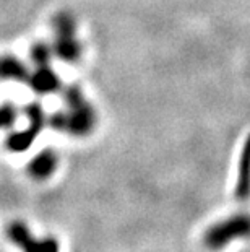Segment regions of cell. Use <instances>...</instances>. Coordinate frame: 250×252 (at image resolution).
Instances as JSON below:
<instances>
[{
    "instance_id": "ba28073f",
    "label": "cell",
    "mask_w": 250,
    "mask_h": 252,
    "mask_svg": "<svg viewBox=\"0 0 250 252\" xmlns=\"http://www.w3.org/2000/svg\"><path fill=\"white\" fill-rule=\"evenodd\" d=\"M3 75L7 78L17 80V82H28L29 80L28 70H26V67L18 61V59H5Z\"/></svg>"
},
{
    "instance_id": "52a82bcc",
    "label": "cell",
    "mask_w": 250,
    "mask_h": 252,
    "mask_svg": "<svg viewBox=\"0 0 250 252\" xmlns=\"http://www.w3.org/2000/svg\"><path fill=\"white\" fill-rule=\"evenodd\" d=\"M28 83L33 87V90L39 94H49L52 91L58 90V78L54 72H51L47 65L39 67L38 72L29 75Z\"/></svg>"
},
{
    "instance_id": "8992f818",
    "label": "cell",
    "mask_w": 250,
    "mask_h": 252,
    "mask_svg": "<svg viewBox=\"0 0 250 252\" xmlns=\"http://www.w3.org/2000/svg\"><path fill=\"white\" fill-rule=\"evenodd\" d=\"M56 168H57V158L54 152L46 150V152L39 153L38 157L31 159V163L28 164V173L36 181H44L54 173Z\"/></svg>"
},
{
    "instance_id": "5b68a950",
    "label": "cell",
    "mask_w": 250,
    "mask_h": 252,
    "mask_svg": "<svg viewBox=\"0 0 250 252\" xmlns=\"http://www.w3.org/2000/svg\"><path fill=\"white\" fill-rule=\"evenodd\" d=\"M236 197L239 200H246L250 197V135L244 145L242 157L239 161V174L236 182Z\"/></svg>"
},
{
    "instance_id": "3957f363",
    "label": "cell",
    "mask_w": 250,
    "mask_h": 252,
    "mask_svg": "<svg viewBox=\"0 0 250 252\" xmlns=\"http://www.w3.org/2000/svg\"><path fill=\"white\" fill-rule=\"evenodd\" d=\"M7 234L21 252H60V246L56 238H34L29 228L21 221L10 224Z\"/></svg>"
},
{
    "instance_id": "9c48e42d",
    "label": "cell",
    "mask_w": 250,
    "mask_h": 252,
    "mask_svg": "<svg viewBox=\"0 0 250 252\" xmlns=\"http://www.w3.org/2000/svg\"><path fill=\"white\" fill-rule=\"evenodd\" d=\"M31 56H33L34 62L38 63L39 67H44V65H47V61H49L51 49L49 47H46L44 44H39L31 51Z\"/></svg>"
},
{
    "instance_id": "277c9868",
    "label": "cell",
    "mask_w": 250,
    "mask_h": 252,
    "mask_svg": "<svg viewBox=\"0 0 250 252\" xmlns=\"http://www.w3.org/2000/svg\"><path fill=\"white\" fill-rule=\"evenodd\" d=\"M56 26V44L52 52L62 61L73 62L80 57V42L75 39V23L68 15H58L54 21Z\"/></svg>"
},
{
    "instance_id": "7a4b0ae2",
    "label": "cell",
    "mask_w": 250,
    "mask_h": 252,
    "mask_svg": "<svg viewBox=\"0 0 250 252\" xmlns=\"http://www.w3.org/2000/svg\"><path fill=\"white\" fill-rule=\"evenodd\" d=\"M250 238V215H234L215 223L203 234V244L210 251H221L236 239Z\"/></svg>"
},
{
    "instance_id": "6da1fadb",
    "label": "cell",
    "mask_w": 250,
    "mask_h": 252,
    "mask_svg": "<svg viewBox=\"0 0 250 252\" xmlns=\"http://www.w3.org/2000/svg\"><path fill=\"white\" fill-rule=\"evenodd\" d=\"M68 111L57 112L51 119V124L58 130L70 132L73 135H86L94 126V112L77 87H70L65 91Z\"/></svg>"
}]
</instances>
